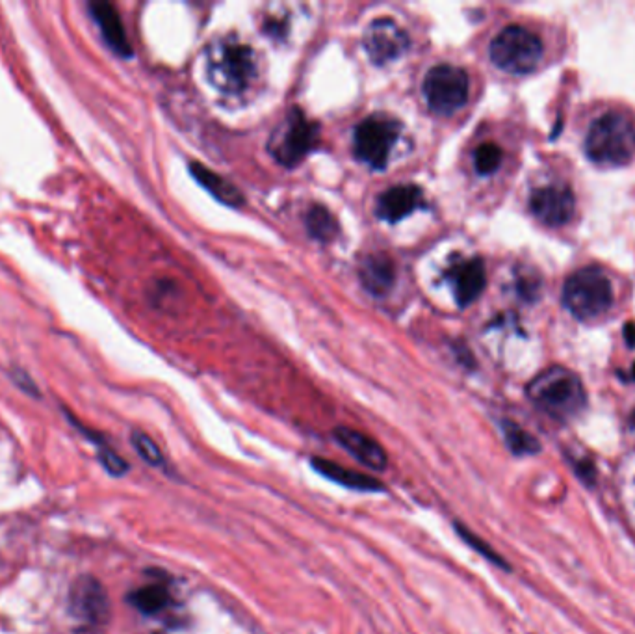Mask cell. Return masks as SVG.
<instances>
[{
  "instance_id": "17",
  "label": "cell",
  "mask_w": 635,
  "mask_h": 634,
  "mask_svg": "<svg viewBox=\"0 0 635 634\" xmlns=\"http://www.w3.org/2000/svg\"><path fill=\"white\" fill-rule=\"evenodd\" d=\"M359 276H361L366 291L370 292L372 296L383 298L394 287L396 268H394V263L389 255L374 253V255H368L361 263Z\"/></svg>"
},
{
  "instance_id": "3",
  "label": "cell",
  "mask_w": 635,
  "mask_h": 634,
  "mask_svg": "<svg viewBox=\"0 0 635 634\" xmlns=\"http://www.w3.org/2000/svg\"><path fill=\"white\" fill-rule=\"evenodd\" d=\"M585 153L598 166H624L635 155V121L621 110L595 119L585 136Z\"/></svg>"
},
{
  "instance_id": "19",
  "label": "cell",
  "mask_w": 635,
  "mask_h": 634,
  "mask_svg": "<svg viewBox=\"0 0 635 634\" xmlns=\"http://www.w3.org/2000/svg\"><path fill=\"white\" fill-rule=\"evenodd\" d=\"M307 231L314 240L327 244L337 238L340 227L337 218L325 207L312 205L311 211L307 212Z\"/></svg>"
},
{
  "instance_id": "26",
  "label": "cell",
  "mask_w": 635,
  "mask_h": 634,
  "mask_svg": "<svg viewBox=\"0 0 635 634\" xmlns=\"http://www.w3.org/2000/svg\"><path fill=\"white\" fill-rule=\"evenodd\" d=\"M624 337H626V343L630 348H634L635 346V324H626V328H624Z\"/></svg>"
},
{
  "instance_id": "14",
  "label": "cell",
  "mask_w": 635,
  "mask_h": 634,
  "mask_svg": "<svg viewBox=\"0 0 635 634\" xmlns=\"http://www.w3.org/2000/svg\"><path fill=\"white\" fill-rule=\"evenodd\" d=\"M448 276L454 285L455 302L461 307H468L480 298L481 292L487 283L485 265L480 257H472L459 265L450 268Z\"/></svg>"
},
{
  "instance_id": "10",
  "label": "cell",
  "mask_w": 635,
  "mask_h": 634,
  "mask_svg": "<svg viewBox=\"0 0 635 634\" xmlns=\"http://www.w3.org/2000/svg\"><path fill=\"white\" fill-rule=\"evenodd\" d=\"M530 211L541 224L550 227L569 224L576 211V199L571 186L550 183L535 188L530 196Z\"/></svg>"
},
{
  "instance_id": "24",
  "label": "cell",
  "mask_w": 635,
  "mask_h": 634,
  "mask_svg": "<svg viewBox=\"0 0 635 634\" xmlns=\"http://www.w3.org/2000/svg\"><path fill=\"white\" fill-rule=\"evenodd\" d=\"M132 441V447L136 449V452L140 454L143 462L153 465V467H162L164 465V456H162V450L158 449L155 441L147 434L143 432H132L130 436Z\"/></svg>"
},
{
  "instance_id": "20",
  "label": "cell",
  "mask_w": 635,
  "mask_h": 634,
  "mask_svg": "<svg viewBox=\"0 0 635 634\" xmlns=\"http://www.w3.org/2000/svg\"><path fill=\"white\" fill-rule=\"evenodd\" d=\"M129 601L132 607L138 608L145 616H153L168 607L169 592L160 584H151L132 592Z\"/></svg>"
},
{
  "instance_id": "6",
  "label": "cell",
  "mask_w": 635,
  "mask_h": 634,
  "mask_svg": "<svg viewBox=\"0 0 635 634\" xmlns=\"http://www.w3.org/2000/svg\"><path fill=\"white\" fill-rule=\"evenodd\" d=\"M320 127L305 116L299 108H292L286 114L285 121L275 129L270 140V153L273 159L286 168L298 166L307 159L318 144Z\"/></svg>"
},
{
  "instance_id": "5",
  "label": "cell",
  "mask_w": 635,
  "mask_h": 634,
  "mask_svg": "<svg viewBox=\"0 0 635 634\" xmlns=\"http://www.w3.org/2000/svg\"><path fill=\"white\" fill-rule=\"evenodd\" d=\"M491 60L494 66L513 75H526L537 69L543 60L545 47L537 34L528 28L511 25L506 27L491 43Z\"/></svg>"
},
{
  "instance_id": "11",
  "label": "cell",
  "mask_w": 635,
  "mask_h": 634,
  "mask_svg": "<svg viewBox=\"0 0 635 634\" xmlns=\"http://www.w3.org/2000/svg\"><path fill=\"white\" fill-rule=\"evenodd\" d=\"M71 612L88 625H103L110 614L108 595L95 579L84 577L71 590Z\"/></svg>"
},
{
  "instance_id": "2",
  "label": "cell",
  "mask_w": 635,
  "mask_h": 634,
  "mask_svg": "<svg viewBox=\"0 0 635 634\" xmlns=\"http://www.w3.org/2000/svg\"><path fill=\"white\" fill-rule=\"evenodd\" d=\"M528 397L548 417L567 423L587 406L582 380L565 367H550L528 385Z\"/></svg>"
},
{
  "instance_id": "21",
  "label": "cell",
  "mask_w": 635,
  "mask_h": 634,
  "mask_svg": "<svg viewBox=\"0 0 635 634\" xmlns=\"http://www.w3.org/2000/svg\"><path fill=\"white\" fill-rule=\"evenodd\" d=\"M502 432H504L507 449L511 450L515 456H530L541 449L539 441L532 434H528L524 428H520L517 423L504 421Z\"/></svg>"
},
{
  "instance_id": "13",
  "label": "cell",
  "mask_w": 635,
  "mask_h": 634,
  "mask_svg": "<svg viewBox=\"0 0 635 634\" xmlns=\"http://www.w3.org/2000/svg\"><path fill=\"white\" fill-rule=\"evenodd\" d=\"M424 203V192L415 185H400L389 188L377 199V216L390 224H398Z\"/></svg>"
},
{
  "instance_id": "18",
  "label": "cell",
  "mask_w": 635,
  "mask_h": 634,
  "mask_svg": "<svg viewBox=\"0 0 635 634\" xmlns=\"http://www.w3.org/2000/svg\"><path fill=\"white\" fill-rule=\"evenodd\" d=\"M190 172L194 175L195 181L203 186L205 190H208V192H210L214 198L218 199V201H221V203H225V205H229V207H242V205H244L246 199L242 196V192H240L233 183L225 181L218 173L208 170L205 164L192 162Z\"/></svg>"
},
{
  "instance_id": "8",
  "label": "cell",
  "mask_w": 635,
  "mask_h": 634,
  "mask_svg": "<svg viewBox=\"0 0 635 634\" xmlns=\"http://www.w3.org/2000/svg\"><path fill=\"white\" fill-rule=\"evenodd\" d=\"M470 80L461 67L441 64L429 69L422 93L429 108L439 116H452L467 105Z\"/></svg>"
},
{
  "instance_id": "7",
  "label": "cell",
  "mask_w": 635,
  "mask_h": 634,
  "mask_svg": "<svg viewBox=\"0 0 635 634\" xmlns=\"http://www.w3.org/2000/svg\"><path fill=\"white\" fill-rule=\"evenodd\" d=\"M402 123L396 118L376 114L364 119L353 136L355 157L372 170H383L389 164L390 151L400 138Z\"/></svg>"
},
{
  "instance_id": "25",
  "label": "cell",
  "mask_w": 635,
  "mask_h": 634,
  "mask_svg": "<svg viewBox=\"0 0 635 634\" xmlns=\"http://www.w3.org/2000/svg\"><path fill=\"white\" fill-rule=\"evenodd\" d=\"M99 460L104 465V469L114 476H123L129 471V463L125 462L123 458H119L116 452L112 450L101 449L99 452Z\"/></svg>"
},
{
  "instance_id": "27",
  "label": "cell",
  "mask_w": 635,
  "mask_h": 634,
  "mask_svg": "<svg viewBox=\"0 0 635 634\" xmlns=\"http://www.w3.org/2000/svg\"><path fill=\"white\" fill-rule=\"evenodd\" d=\"M632 423H634V426H635V411H634V417H632Z\"/></svg>"
},
{
  "instance_id": "15",
  "label": "cell",
  "mask_w": 635,
  "mask_h": 634,
  "mask_svg": "<svg viewBox=\"0 0 635 634\" xmlns=\"http://www.w3.org/2000/svg\"><path fill=\"white\" fill-rule=\"evenodd\" d=\"M90 12L95 23L101 28L104 41L112 47V51L123 58H130L132 47L116 8L110 2H91Z\"/></svg>"
},
{
  "instance_id": "22",
  "label": "cell",
  "mask_w": 635,
  "mask_h": 634,
  "mask_svg": "<svg viewBox=\"0 0 635 634\" xmlns=\"http://www.w3.org/2000/svg\"><path fill=\"white\" fill-rule=\"evenodd\" d=\"M504 159V151L498 144L487 142L474 151V166L480 175H493Z\"/></svg>"
},
{
  "instance_id": "4",
  "label": "cell",
  "mask_w": 635,
  "mask_h": 634,
  "mask_svg": "<svg viewBox=\"0 0 635 634\" xmlns=\"http://www.w3.org/2000/svg\"><path fill=\"white\" fill-rule=\"evenodd\" d=\"M563 304L578 320H597L613 304V287L604 270L587 266L574 272L563 287Z\"/></svg>"
},
{
  "instance_id": "16",
  "label": "cell",
  "mask_w": 635,
  "mask_h": 634,
  "mask_svg": "<svg viewBox=\"0 0 635 634\" xmlns=\"http://www.w3.org/2000/svg\"><path fill=\"white\" fill-rule=\"evenodd\" d=\"M311 465L318 475L335 482L338 486H344V488L353 489V491H364V493L385 491L383 482H379L374 476L359 473V471H353V469H346L340 463L331 462V460H325V458H312Z\"/></svg>"
},
{
  "instance_id": "1",
  "label": "cell",
  "mask_w": 635,
  "mask_h": 634,
  "mask_svg": "<svg viewBox=\"0 0 635 634\" xmlns=\"http://www.w3.org/2000/svg\"><path fill=\"white\" fill-rule=\"evenodd\" d=\"M207 75L223 95L244 97L259 80V56L236 36H223L208 45Z\"/></svg>"
},
{
  "instance_id": "9",
  "label": "cell",
  "mask_w": 635,
  "mask_h": 634,
  "mask_svg": "<svg viewBox=\"0 0 635 634\" xmlns=\"http://www.w3.org/2000/svg\"><path fill=\"white\" fill-rule=\"evenodd\" d=\"M411 40L394 19L379 17L364 30L363 47L376 66H387L407 53Z\"/></svg>"
},
{
  "instance_id": "12",
  "label": "cell",
  "mask_w": 635,
  "mask_h": 634,
  "mask_svg": "<svg viewBox=\"0 0 635 634\" xmlns=\"http://www.w3.org/2000/svg\"><path fill=\"white\" fill-rule=\"evenodd\" d=\"M333 437L338 445L364 467L374 469V471H385L389 467V456L385 449L377 443L376 439L366 436L363 432L348 428V426H337L333 430Z\"/></svg>"
},
{
  "instance_id": "23",
  "label": "cell",
  "mask_w": 635,
  "mask_h": 634,
  "mask_svg": "<svg viewBox=\"0 0 635 634\" xmlns=\"http://www.w3.org/2000/svg\"><path fill=\"white\" fill-rule=\"evenodd\" d=\"M455 532H457V536L463 540V542L467 543L470 549H474L478 555L483 556V558H487L489 562H493L496 566H500V568L509 569V566L506 564V560L502 558V556L498 555L496 551H493L487 542H483L480 536H476L472 530L465 527V525H461L459 521H455Z\"/></svg>"
}]
</instances>
